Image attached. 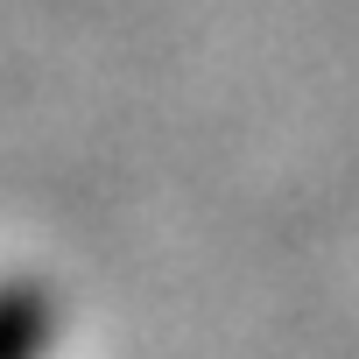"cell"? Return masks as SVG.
I'll use <instances>...</instances> for the list:
<instances>
[{
	"mask_svg": "<svg viewBox=\"0 0 359 359\" xmlns=\"http://www.w3.org/2000/svg\"><path fill=\"white\" fill-rule=\"evenodd\" d=\"M57 345V303L43 282L8 275L0 282V359H50Z\"/></svg>",
	"mask_w": 359,
	"mask_h": 359,
	"instance_id": "6da1fadb",
	"label": "cell"
}]
</instances>
